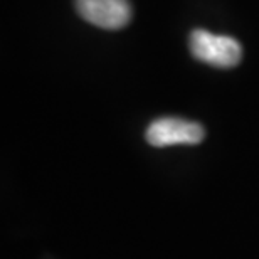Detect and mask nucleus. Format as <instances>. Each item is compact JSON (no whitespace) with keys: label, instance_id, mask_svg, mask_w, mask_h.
<instances>
[{"label":"nucleus","instance_id":"3","mask_svg":"<svg viewBox=\"0 0 259 259\" xmlns=\"http://www.w3.org/2000/svg\"><path fill=\"white\" fill-rule=\"evenodd\" d=\"M76 9L84 20L108 30L125 27L132 19L128 0H76Z\"/></svg>","mask_w":259,"mask_h":259},{"label":"nucleus","instance_id":"2","mask_svg":"<svg viewBox=\"0 0 259 259\" xmlns=\"http://www.w3.org/2000/svg\"><path fill=\"white\" fill-rule=\"evenodd\" d=\"M205 137V130L194 121L180 118H158L150 123L145 138L152 147L163 148L172 145H197Z\"/></svg>","mask_w":259,"mask_h":259},{"label":"nucleus","instance_id":"1","mask_svg":"<svg viewBox=\"0 0 259 259\" xmlns=\"http://www.w3.org/2000/svg\"><path fill=\"white\" fill-rule=\"evenodd\" d=\"M189 48L195 59L215 67H234L239 64L242 56L241 44L236 39L204 29H197L190 34Z\"/></svg>","mask_w":259,"mask_h":259}]
</instances>
